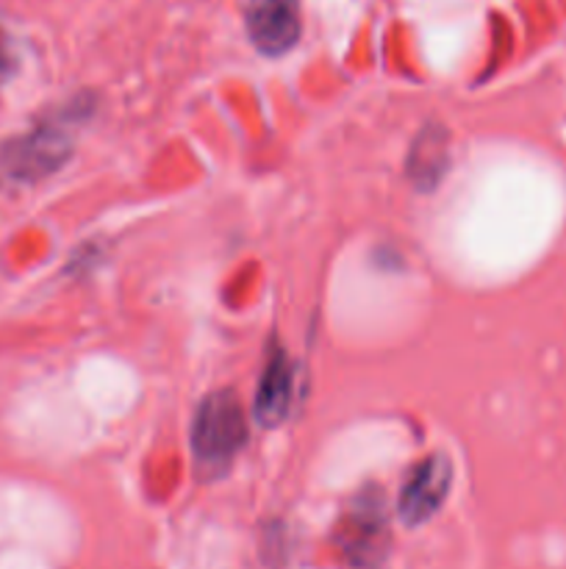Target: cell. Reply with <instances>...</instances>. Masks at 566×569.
Masks as SVG:
<instances>
[{
    "instance_id": "3",
    "label": "cell",
    "mask_w": 566,
    "mask_h": 569,
    "mask_svg": "<svg viewBox=\"0 0 566 569\" xmlns=\"http://www.w3.org/2000/svg\"><path fill=\"white\" fill-rule=\"evenodd\" d=\"M70 156V142L59 128H37L0 148V172L11 181H37L59 170Z\"/></svg>"
},
{
    "instance_id": "7",
    "label": "cell",
    "mask_w": 566,
    "mask_h": 569,
    "mask_svg": "<svg viewBox=\"0 0 566 569\" xmlns=\"http://www.w3.org/2000/svg\"><path fill=\"white\" fill-rule=\"evenodd\" d=\"M444 161H447V144H444L442 131H425L414 142V153H411V178L420 183L422 189H431L442 181Z\"/></svg>"
},
{
    "instance_id": "1",
    "label": "cell",
    "mask_w": 566,
    "mask_h": 569,
    "mask_svg": "<svg viewBox=\"0 0 566 569\" xmlns=\"http://www.w3.org/2000/svg\"><path fill=\"white\" fill-rule=\"evenodd\" d=\"M247 442V417L231 389L211 392L194 411L192 450L200 467H228Z\"/></svg>"
},
{
    "instance_id": "4",
    "label": "cell",
    "mask_w": 566,
    "mask_h": 569,
    "mask_svg": "<svg viewBox=\"0 0 566 569\" xmlns=\"http://www.w3.org/2000/svg\"><path fill=\"white\" fill-rule=\"evenodd\" d=\"M453 483V465L444 456H431L411 470L397 500V517L403 526L416 528L442 509Z\"/></svg>"
},
{
    "instance_id": "5",
    "label": "cell",
    "mask_w": 566,
    "mask_h": 569,
    "mask_svg": "<svg viewBox=\"0 0 566 569\" xmlns=\"http://www.w3.org/2000/svg\"><path fill=\"white\" fill-rule=\"evenodd\" d=\"M244 26L255 50L264 56H283L297 44L303 31L300 0H250Z\"/></svg>"
},
{
    "instance_id": "2",
    "label": "cell",
    "mask_w": 566,
    "mask_h": 569,
    "mask_svg": "<svg viewBox=\"0 0 566 569\" xmlns=\"http://www.w3.org/2000/svg\"><path fill=\"white\" fill-rule=\"evenodd\" d=\"M386 526V503L381 489H370L350 503L336 531V548L347 569H377L383 565L388 545Z\"/></svg>"
},
{
    "instance_id": "8",
    "label": "cell",
    "mask_w": 566,
    "mask_h": 569,
    "mask_svg": "<svg viewBox=\"0 0 566 569\" xmlns=\"http://www.w3.org/2000/svg\"><path fill=\"white\" fill-rule=\"evenodd\" d=\"M9 42H6V37L0 33V72H6V67H9Z\"/></svg>"
},
{
    "instance_id": "6",
    "label": "cell",
    "mask_w": 566,
    "mask_h": 569,
    "mask_svg": "<svg viewBox=\"0 0 566 569\" xmlns=\"http://www.w3.org/2000/svg\"><path fill=\"white\" fill-rule=\"evenodd\" d=\"M292 387H294V370L286 350L272 348L264 361L259 392H255V420H259L261 426L272 428L277 426V422L286 420L289 403H292Z\"/></svg>"
}]
</instances>
